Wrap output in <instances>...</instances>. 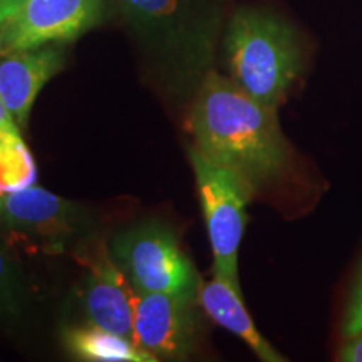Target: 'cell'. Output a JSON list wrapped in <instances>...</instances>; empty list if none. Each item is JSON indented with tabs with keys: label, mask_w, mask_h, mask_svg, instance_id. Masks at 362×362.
<instances>
[{
	"label": "cell",
	"mask_w": 362,
	"mask_h": 362,
	"mask_svg": "<svg viewBox=\"0 0 362 362\" xmlns=\"http://www.w3.org/2000/svg\"><path fill=\"white\" fill-rule=\"evenodd\" d=\"M24 287L19 267L0 243V315H17L22 307Z\"/></svg>",
	"instance_id": "cell-14"
},
{
	"label": "cell",
	"mask_w": 362,
	"mask_h": 362,
	"mask_svg": "<svg viewBox=\"0 0 362 362\" xmlns=\"http://www.w3.org/2000/svg\"><path fill=\"white\" fill-rule=\"evenodd\" d=\"M188 155L214 252V275L240 291L238 250L248 220L247 206L257 192L237 171L211 161L197 146L189 148Z\"/></svg>",
	"instance_id": "cell-4"
},
{
	"label": "cell",
	"mask_w": 362,
	"mask_h": 362,
	"mask_svg": "<svg viewBox=\"0 0 362 362\" xmlns=\"http://www.w3.org/2000/svg\"><path fill=\"white\" fill-rule=\"evenodd\" d=\"M83 221L76 203L34 185L0 194V228L37 240L45 248H64Z\"/></svg>",
	"instance_id": "cell-8"
},
{
	"label": "cell",
	"mask_w": 362,
	"mask_h": 362,
	"mask_svg": "<svg viewBox=\"0 0 362 362\" xmlns=\"http://www.w3.org/2000/svg\"><path fill=\"white\" fill-rule=\"evenodd\" d=\"M64 44H49L0 56V99L24 129L45 84L64 66Z\"/></svg>",
	"instance_id": "cell-10"
},
{
	"label": "cell",
	"mask_w": 362,
	"mask_h": 362,
	"mask_svg": "<svg viewBox=\"0 0 362 362\" xmlns=\"http://www.w3.org/2000/svg\"><path fill=\"white\" fill-rule=\"evenodd\" d=\"M83 262L88 267L84 307L89 324L133 341L138 293L112 259L111 250L96 247Z\"/></svg>",
	"instance_id": "cell-9"
},
{
	"label": "cell",
	"mask_w": 362,
	"mask_h": 362,
	"mask_svg": "<svg viewBox=\"0 0 362 362\" xmlns=\"http://www.w3.org/2000/svg\"><path fill=\"white\" fill-rule=\"evenodd\" d=\"M223 49L228 78L272 110H279L304 69V54L293 27L262 7H240L233 12Z\"/></svg>",
	"instance_id": "cell-3"
},
{
	"label": "cell",
	"mask_w": 362,
	"mask_h": 362,
	"mask_svg": "<svg viewBox=\"0 0 362 362\" xmlns=\"http://www.w3.org/2000/svg\"><path fill=\"white\" fill-rule=\"evenodd\" d=\"M359 334H362V267L354 285V291H352L349 302H347L346 314H344L342 320L344 341L359 336Z\"/></svg>",
	"instance_id": "cell-15"
},
{
	"label": "cell",
	"mask_w": 362,
	"mask_h": 362,
	"mask_svg": "<svg viewBox=\"0 0 362 362\" xmlns=\"http://www.w3.org/2000/svg\"><path fill=\"white\" fill-rule=\"evenodd\" d=\"M337 361L362 362V334L344 341L341 351H339Z\"/></svg>",
	"instance_id": "cell-17"
},
{
	"label": "cell",
	"mask_w": 362,
	"mask_h": 362,
	"mask_svg": "<svg viewBox=\"0 0 362 362\" xmlns=\"http://www.w3.org/2000/svg\"><path fill=\"white\" fill-rule=\"evenodd\" d=\"M64 346L72 356L81 361L104 362H155L158 361L131 339L119 334L86 325L69 329L64 334Z\"/></svg>",
	"instance_id": "cell-12"
},
{
	"label": "cell",
	"mask_w": 362,
	"mask_h": 362,
	"mask_svg": "<svg viewBox=\"0 0 362 362\" xmlns=\"http://www.w3.org/2000/svg\"><path fill=\"white\" fill-rule=\"evenodd\" d=\"M198 305L221 327L230 330L250 347L253 354L264 362H285L284 357L267 339L262 336L245 309L242 291L226 280L215 277L202 282L198 291Z\"/></svg>",
	"instance_id": "cell-11"
},
{
	"label": "cell",
	"mask_w": 362,
	"mask_h": 362,
	"mask_svg": "<svg viewBox=\"0 0 362 362\" xmlns=\"http://www.w3.org/2000/svg\"><path fill=\"white\" fill-rule=\"evenodd\" d=\"M106 0H25L0 19V56L69 44L103 21Z\"/></svg>",
	"instance_id": "cell-6"
},
{
	"label": "cell",
	"mask_w": 362,
	"mask_h": 362,
	"mask_svg": "<svg viewBox=\"0 0 362 362\" xmlns=\"http://www.w3.org/2000/svg\"><path fill=\"white\" fill-rule=\"evenodd\" d=\"M111 253L138 296L160 292L198 300L200 275L161 221H143L116 235Z\"/></svg>",
	"instance_id": "cell-5"
},
{
	"label": "cell",
	"mask_w": 362,
	"mask_h": 362,
	"mask_svg": "<svg viewBox=\"0 0 362 362\" xmlns=\"http://www.w3.org/2000/svg\"><path fill=\"white\" fill-rule=\"evenodd\" d=\"M25 0H0V19L8 16V13L21 7Z\"/></svg>",
	"instance_id": "cell-18"
},
{
	"label": "cell",
	"mask_w": 362,
	"mask_h": 362,
	"mask_svg": "<svg viewBox=\"0 0 362 362\" xmlns=\"http://www.w3.org/2000/svg\"><path fill=\"white\" fill-rule=\"evenodd\" d=\"M21 141H24L22 139L21 126L17 124V121L13 119L11 111L7 110V106L0 99V148Z\"/></svg>",
	"instance_id": "cell-16"
},
{
	"label": "cell",
	"mask_w": 362,
	"mask_h": 362,
	"mask_svg": "<svg viewBox=\"0 0 362 362\" xmlns=\"http://www.w3.org/2000/svg\"><path fill=\"white\" fill-rule=\"evenodd\" d=\"M188 128L203 155L237 171L255 192L277 183L291 170L292 151L277 110L248 96L215 69L198 86Z\"/></svg>",
	"instance_id": "cell-1"
},
{
	"label": "cell",
	"mask_w": 362,
	"mask_h": 362,
	"mask_svg": "<svg viewBox=\"0 0 362 362\" xmlns=\"http://www.w3.org/2000/svg\"><path fill=\"white\" fill-rule=\"evenodd\" d=\"M151 69L187 90L211 69L221 24L220 0H116Z\"/></svg>",
	"instance_id": "cell-2"
},
{
	"label": "cell",
	"mask_w": 362,
	"mask_h": 362,
	"mask_svg": "<svg viewBox=\"0 0 362 362\" xmlns=\"http://www.w3.org/2000/svg\"><path fill=\"white\" fill-rule=\"evenodd\" d=\"M35 165L24 141L0 148V194L33 185Z\"/></svg>",
	"instance_id": "cell-13"
},
{
	"label": "cell",
	"mask_w": 362,
	"mask_h": 362,
	"mask_svg": "<svg viewBox=\"0 0 362 362\" xmlns=\"http://www.w3.org/2000/svg\"><path fill=\"white\" fill-rule=\"evenodd\" d=\"M198 300L173 293H139L133 341L156 359H187L200 339Z\"/></svg>",
	"instance_id": "cell-7"
}]
</instances>
